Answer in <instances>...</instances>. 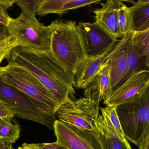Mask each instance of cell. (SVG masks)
<instances>
[{
	"label": "cell",
	"instance_id": "1",
	"mask_svg": "<svg viewBox=\"0 0 149 149\" xmlns=\"http://www.w3.org/2000/svg\"><path fill=\"white\" fill-rule=\"evenodd\" d=\"M8 64L26 69L55 98L59 105L75 99L74 75L55 58L51 51L18 46L7 59Z\"/></svg>",
	"mask_w": 149,
	"mask_h": 149
},
{
	"label": "cell",
	"instance_id": "2",
	"mask_svg": "<svg viewBox=\"0 0 149 149\" xmlns=\"http://www.w3.org/2000/svg\"><path fill=\"white\" fill-rule=\"evenodd\" d=\"M51 24L53 31L50 51L74 75L80 63L86 59L76 22L56 20Z\"/></svg>",
	"mask_w": 149,
	"mask_h": 149
},
{
	"label": "cell",
	"instance_id": "3",
	"mask_svg": "<svg viewBox=\"0 0 149 149\" xmlns=\"http://www.w3.org/2000/svg\"><path fill=\"white\" fill-rule=\"evenodd\" d=\"M0 101L4 103L15 116L33 121L54 130L55 112L52 108L29 97L0 77Z\"/></svg>",
	"mask_w": 149,
	"mask_h": 149
},
{
	"label": "cell",
	"instance_id": "4",
	"mask_svg": "<svg viewBox=\"0 0 149 149\" xmlns=\"http://www.w3.org/2000/svg\"><path fill=\"white\" fill-rule=\"evenodd\" d=\"M116 111L125 138L138 146L149 134V87L132 102L118 106Z\"/></svg>",
	"mask_w": 149,
	"mask_h": 149
},
{
	"label": "cell",
	"instance_id": "5",
	"mask_svg": "<svg viewBox=\"0 0 149 149\" xmlns=\"http://www.w3.org/2000/svg\"><path fill=\"white\" fill-rule=\"evenodd\" d=\"M9 35L15 38L20 46L40 51H50L52 26H45L36 17L24 14L11 18L7 26Z\"/></svg>",
	"mask_w": 149,
	"mask_h": 149
},
{
	"label": "cell",
	"instance_id": "6",
	"mask_svg": "<svg viewBox=\"0 0 149 149\" xmlns=\"http://www.w3.org/2000/svg\"><path fill=\"white\" fill-rule=\"evenodd\" d=\"M0 77L29 97L52 108L55 113L59 108L60 105L52 94L24 68L8 64L0 69Z\"/></svg>",
	"mask_w": 149,
	"mask_h": 149
},
{
	"label": "cell",
	"instance_id": "7",
	"mask_svg": "<svg viewBox=\"0 0 149 149\" xmlns=\"http://www.w3.org/2000/svg\"><path fill=\"white\" fill-rule=\"evenodd\" d=\"M99 105L85 97L70 99L55 113L58 120L88 131L96 136Z\"/></svg>",
	"mask_w": 149,
	"mask_h": 149
},
{
	"label": "cell",
	"instance_id": "8",
	"mask_svg": "<svg viewBox=\"0 0 149 149\" xmlns=\"http://www.w3.org/2000/svg\"><path fill=\"white\" fill-rule=\"evenodd\" d=\"M77 27L87 59H94L109 54L119 40L96 22H81Z\"/></svg>",
	"mask_w": 149,
	"mask_h": 149
},
{
	"label": "cell",
	"instance_id": "9",
	"mask_svg": "<svg viewBox=\"0 0 149 149\" xmlns=\"http://www.w3.org/2000/svg\"><path fill=\"white\" fill-rule=\"evenodd\" d=\"M127 52L128 71L117 88L135 74L149 71V30L132 32L127 42Z\"/></svg>",
	"mask_w": 149,
	"mask_h": 149
},
{
	"label": "cell",
	"instance_id": "10",
	"mask_svg": "<svg viewBox=\"0 0 149 149\" xmlns=\"http://www.w3.org/2000/svg\"><path fill=\"white\" fill-rule=\"evenodd\" d=\"M54 130L57 143L69 149H102L95 135L88 131L59 120H56Z\"/></svg>",
	"mask_w": 149,
	"mask_h": 149
},
{
	"label": "cell",
	"instance_id": "11",
	"mask_svg": "<svg viewBox=\"0 0 149 149\" xmlns=\"http://www.w3.org/2000/svg\"><path fill=\"white\" fill-rule=\"evenodd\" d=\"M149 87V71L143 70L133 75L112 91L107 100L106 106L117 107L130 102Z\"/></svg>",
	"mask_w": 149,
	"mask_h": 149
},
{
	"label": "cell",
	"instance_id": "12",
	"mask_svg": "<svg viewBox=\"0 0 149 149\" xmlns=\"http://www.w3.org/2000/svg\"><path fill=\"white\" fill-rule=\"evenodd\" d=\"M132 32L125 35L118 41L106 59L109 69L112 91L117 87L128 71L127 42Z\"/></svg>",
	"mask_w": 149,
	"mask_h": 149
},
{
	"label": "cell",
	"instance_id": "13",
	"mask_svg": "<svg viewBox=\"0 0 149 149\" xmlns=\"http://www.w3.org/2000/svg\"><path fill=\"white\" fill-rule=\"evenodd\" d=\"M122 2L121 1L108 0L105 3H101V8L93 11L95 15V22L117 39L123 38L118 22V10Z\"/></svg>",
	"mask_w": 149,
	"mask_h": 149
},
{
	"label": "cell",
	"instance_id": "14",
	"mask_svg": "<svg viewBox=\"0 0 149 149\" xmlns=\"http://www.w3.org/2000/svg\"><path fill=\"white\" fill-rule=\"evenodd\" d=\"M101 112L97 122L95 136L102 149H132L128 141L123 142L119 138L107 116Z\"/></svg>",
	"mask_w": 149,
	"mask_h": 149
},
{
	"label": "cell",
	"instance_id": "15",
	"mask_svg": "<svg viewBox=\"0 0 149 149\" xmlns=\"http://www.w3.org/2000/svg\"><path fill=\"white\" fill-rule=\"evenodd\" d=\"M109 54L94 59L86 58L81 63L74 75V86L85 89L97 75Z\"/></svg>",
	"mask_w": 149,
	"mask_h": 149
},
{
	"label": "cell",
	"instance_id": "16",
	"mask_svg": "<svg viewBox=\"0 0 149 149\" xmlns=\"http://www.w3.org/2000/svg\"><path fill=\"white\" fill-rule=\"evenodd\" d=\"M135 33L149 30V0H139L129 7Z\"/></svg>",
	"mask_w": 149,
	"mask_h": 149
},
{
	"label": "cell",
	"instance_id": "17",
	"mask_svg": "<svg viewBox=\"0 0 149 149\" xmlns=\"http://www.w3.org/2000/svg\"><path fill=\"white\" fill-rule=\"evenodd\" d=\"M20 131L19 124H13L11 121L5 120L0 123V141L14 143L19 138Z\"/></svg>",
	"mask_w": 149,
	"mask_h": 149
},
{
	"label": "cell",
	"instance_id": "18",
	"mask_svg": "<svg viewBox=\"0 0 149 149\" xmlns=\"http://www.w3.org/2000/svg\"><path fill=\"white\" fill-rule=\"evenodd\" d=\"M68 0H41L38 5L37 14L44 16L49 14H63V9Z\"/></svg>",
	"mask_w": 149,
	"mask_h": 149
},
{
	"label": "cell",
	"instance_id": "19",
	"mask_svg": "<svg viewBox=\"0 0 149 149\" xmlns=\"http://www.w3.org/2000/svg\"><path fill=\"white\" fill-rule=\"evenodd\" d=\"M97 76L99 79L102 99L105 101L109 98L112 92L109 69V64L106 61L104 63Z\"/></svg>",
	"mask_w": 149,
	"mask_h": 149
},
{
	"label": "cell",
	"instance_id": "20",
	"mask_svg": "<svg viewBox=\"0 0 149 149\" xmlns=\"http://www.w3.org/2000/svg\"><path fill=\"white\" fill-rule=\"evenodd\" d=\"M119 31L122 37L132 31L131 16L129 7L122 2L118 10Z\"/></svg>",
	"mask_w": 149,
	"mask_h": 149
},
{
	"label": "cell",
	"instance_id": "21",
	"mask_svg": "<svg viewBox=\"0 0 149 149\" xmlns=\"http://www.w3.org/2000/svg\"><path fill=\"white\" fill-rule=\"evenodd\" d=\"M20 46V44L15 38L9 35L0 37V65L4 59H7L13 49Z\"/></svg>",
	"mask_w": 149,
	"mask_h": 149
},
{
	"label": "cell",
	"instance_id": "22",
	"mask_svg": "<svg viewBox=\"0 0 149 149\" xmlns=\"http://www.w3.org/2000/svg\"><path fill=\"white\" fill-rule=\"evenodd\" d=\"M116 108L117 107L106 106L105 108H100V109L105 113L109 119L119 138L123 142H126L128 140L125 138L123 132L117 113Z\"/></svg>",
	"mask_w": 149,
	"mask_h": 149
},
{
	"label": "cell",
	"instance_id": "23",
	"mask_svg": "<svg viewBox=\"0 0 149 149\" xmlns=\"http://www.w3.org/2000/svg\"><path fill=\"white\" fill-rule=\"evenodd\" d=\"M85 98L99 105L102 100L99 79L97 75L91 83L84 89Z\"/></svg>",
	"mask_w": 149,
	"mask_h": 149
},
{
	"label": "cell",
	"instance_id": "24",
	"mask_svg": "<svg viewBox=\"0 0 149 149\" xmlns=\"http://www.w3.org/2000/svg\"><path fill=\"white\" fill-rule=\"evenodd\" d=\"M41 0H16L15 4L20 8L22 13L27 16L36 17L38 5Z\"/></svg>",
	"mask_w": 149,
	"mask_h": 149
},
{
	"label": "cell",
	"instance_id": "25",
	"mask_svg": "<svg viewBox=\"0 0 149 149\" xmlns=\"http://www.w3.org/2000/svg\"><path fill=\"white\" fill-rule=\"evenodd\" d=\"M15 1L16 0H0V23L7 26L11 19L8 10L13 6Z\"/></svg>",
	"mask_w": 149,
	"mask_h": 149
},
{
	"label": "cell",
	"instance_id": "26",
	"mask_svg": "<svg viewBox=\"0 0 149 149\" xmlns=\"http://www.w3.org/2000/svg\"><path fill=\"white\" fill-rule=\"evenodd\" d=\"M101 2V1H90V0H68L67 3L64 5L63 9V14L68 13L70 10L77 9L86 6L93 4H96Z\"/></svg>",
	"mask_w": 149,
	"mask_h": 149
},
{
	"label": "cell",
	"instance_id": "27",
	"mask_svg": "<svg viewBox=\"0 0 149 149\" xmlns=\"http://www.w3.org/2000/svg\"><path fill=\"white\" fill-rule=\"evenodd\" d=\"M32 144L34 149H69L56 142L51 143H32Z\"/></svg>",
	"mask_w": 149,
	"mask_h": 149
},
{
	"label": "cell",
	"instance_id": "28",
	"mask_svg": "<svg viewBox=\"0 0 149 149\" xmlns=\"http://www.w3.org/2000/svg\"><path fill=\"white\" fill-rule=\"evenodd\" d=\"M13 113L5 104L0 101V118L11 121L14 117Z\"/></svg>",
	"mask_w": 149,
	"mask_h": 149
},
{
	"label": "cell",
	"instance_id": "29",
	"mask_svg": "<svg viewBox=\"0 0 149 149\" xmlns=\"http://www.w3.org/2000/svg\"><path fill=\"white\" fill-rule=\"evenodd\" d=\"M138 146L139 149H149V134L143 138Z\"/></svg>",
	"mask_w": 149,
	"mask_h": 149
},
{
	"label": "cell",
	"instance_id": "30",
	"mask_svg": "<svg viewBox=\"0 0 149 149\" xmlns=\"http://www.w3.org/2000/svg\"><path fill=\"white\" fill-rule=\"evenodd\" d=\"M8 29L7 26L4 24L0 23V37L8 36Z\"/></svg>",
	"mask_w": 149,
	"mask_h": 149
},
{
	"label": "cell",
	"instance_id": "31",
	"mask_svg": "<svg viewBox=\"0 0 149 149\" xmlns=\"http://www.w3.org/2000/svg\"><path fill=\"white\" fill-rule=\"evenodd\" d=\"M0 149H15L13 144L8 143L0 141Z\"/></svg>",
	"mask_w": 149,
	"mask_h": 149
},
{
	"label": "cell",
	"instance_id": "32",
	"mask_svg": "<svg viewBox=\"0 0 149 149\" xmlns=\"http://www.w3.org/2000/svg\"><path fill=\"white\" fill-rule=\"evenodd\" d=\"M18 149H34L32 143H24L22 146H19Z\"/></svg>",
	"mask_w": 149,
	"mask_h": 149
},
{
	"label": "cell",
	"instance_id": "33",
	"mask_svg": "<svg viewBox=\"0 0 149 149\" xmlns=\"http://www.w3.org/2000/svg\"><path fill=\"white\" fill-rule=\"evenodd\" d=\"M5 120H4V119H1V118H0V123H3V122H4Z\"/></svg>",
	"mask_w": 149,
	"mask_h": 149
},
{
	"label": "cell",
	"instance_id": "34",
	"mask_svg": "<svg viewBox=\"0 0 149 149\" xmlns=\"http://www.w3.org/2000/svg\"><path fill=\"white\" fill-rule=\"evenodd\" d=\"M1 67H0V69H1Z\"/></svg>",
	"mask_w": 149,
	"mask_h": 149
}]
</instances>
